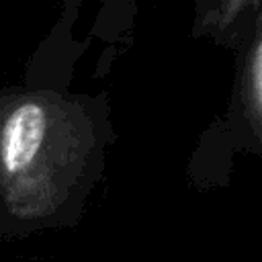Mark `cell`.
Wrapping results in <instances>:
<instances>
[{"label": "cell", "instance_id": "cell-1", "mask_svg": "<svg viewBox=\"0 0 262 262\" xmlns=\"http://www.w3.org/2000/svg\"><path fill=\"white\" fill-rule=\"evenodd\" d=\"M113 137L96 98L0 90V235L76 223Z\"/></svg>", "mask_w": 262, "mask_h": 262}, {"label": "cell", "instance_id": "cell-2", "mask_svg": "<svg viewBox=\"0 0 262 262\" xmlns=\"http://www.w3.org/2000/svg\"><path fill=\"white\" fill-rule=\"evenodd\" d=\"M242 82H244L242 102L246 108V123L252 127L254 139H260V119H262V39H260V27L254 29V37L248 45Z\"/></svg>", "mask_w": 262, "mask_h": 262}]
</instances>
